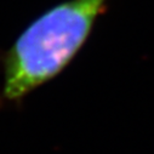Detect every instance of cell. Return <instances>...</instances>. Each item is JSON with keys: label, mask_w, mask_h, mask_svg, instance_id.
<instances>
[{"label": "cell", "mask_w": 154, "mask_h": 154, "mask_svg": "<svg viewBox=\"0 0 154 154\" xmlns=\"http://www.w3.org/2000/svg\"><path fill=\"white\" fill-rule=\"evenodd\" d=\"M110 0H66L35 18L3 57L0 108L21 103L67 68Z\"/></svg>", "instance_id": "6da1fadb"}]
</instances>
